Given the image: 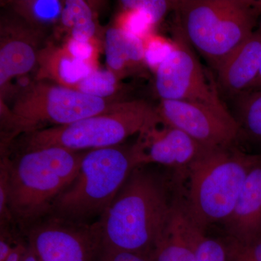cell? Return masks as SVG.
Returning <instances> with one entry per match:
<instances>
[{"label": "cell", "instance_id": "3957f363", "mask_svg": "<svg viewBox=\"0 0 261 261\" xmlns=\"http://www.w3.org/2000/svg\"><path fill=\"white\" fill-rule=\"evenodd\" d=\"M180 29L190 45L215 69L257 29L250 0L176 1Z\"/></svg>", "mask_w": 261, "mask_h": 261}, {"label": "cell", "instance_id": "2e32d148", "mask_svg": "<svg viewBox=\"0 0 261 261\" xmlns=\"http://www.w3.org/2000/svg\"><path fill=\"white\" fill-rule=\"evenodd\" d=\"M106 56L108 68L118 79L147 66L143 40L118 27L106 32Z\"/></svg>", "mask_w": 261, "mask_h": 261}, {"label": "cell", "instance_id": "7a4b0ae2", "mask_svg": "<svg viewBox=\"0 0 261 261\" xmlns=\"http://www.w3.org/2000/svg\"><path fill=\"white\" fill-rule=\"evenodd\" d=\"M85 153L50 147L22 151L14 161L3 159L1 171L13 219L25 225L49 214L55 201L76 177Z\"/></svg>", "mask_w": 261, "mask_h": 261}, {"label": "cell", "instance_id": "ac0fdd59", "mask_svg": "<svg viewBox=\"0 0 261 261\" xmlns=\"http://www.w3.org/2000/svg\"><path fill=\"white\" fill-rule=\"evenodd\" d=\"M240 102V126L254 140L261 142V89L244 92Z\"/></svg>", "mask_w": 261, "mask_h": 261}, {"label": "cell", "instance_id": "9a60e30c", "mask_svg": "<svg viewBox=\"0 0 261 261\" xmlns=\"http://www.w3.org/2000/svg\"><path fill=\"white\" fill-rule=\"evenodd\" d=\"M261 65V23L253 34L216 68L221 87L228 94L251 89Z\"/></svg>", "mask_w": 261, "mask_h": 261}, {"label": "cell", "instance_id": "603a6c76", "mask_svg": "<svg viewBox=\"0 0 261 261\" xmlns=\"http://www.w3.org/2000/svg\"><path fill=\"white\" fill-rule=\"evenodd\" d=\"M195 261H230L226 241L207 238L203 233L197 245Z\"/></svg>", "mask_w": 261, "mask_h": 261}, {"label": "cell", "instance_id": "277c9868", "mask_svg": "<svg viewBox=\"0 0 261 261\" xmlns=\"http://www.w3.org/2000/svg\"><path fill=\"white\" fill-rule=\"evenodd\" d=\"M137 166L132 147L87 151L76 177L55 201L49 214L75 223L102 216Z\"/></svg>", "mask_w": 261, "mask_h": 261}, {"label": "cell", "instance_id": "6da1fadb", "mask_svg": "<svg viewBox=\"0 0 261 261\" xmlns=\"http://www.w3.org/2000/svg\"><path fill=\"white\" fill-rule=\"evenodd\" d=\"M171 202L162 180L137 166L99 218L102 247L135 252L153 261Z\"/></svg>", "mask_w": 261, "mask_h": 261}, {"label": "cell", "instance_id": "4fadbf2b", "mask_svg": "<svg viewBox=\"0 0 261 261\" xmlns=\"http://www.w3.org/2000/svg\"><path fill=\"white\" fill-rule=\"evenodd\" d=\"M38 33L32 27L15 25L1 27L0 88L1 94L14 77L27 74L36 65Z\"/></svg>", "mask_w": 261, "mask_h": 261}, {"label": "cell", "instance_id": "ba28073f", "mask_svg": "<svg viewBox=\"0 0 261 261\" xmlns=\"http://www.w3.org/2000/svg\"><path fill=\"white\" fill-rule=\"evenodd\" d=\"M174 40V50L154 73L156 92L161 100L185 101L226 109L180 27Z\"/></svg>", "mask_w": 261, "mask_h": 261}, {"label": "cell", "instance_id": "1f68e13d", "mask_svg": "<svg viewBox=\"0 0 261 261\" xmlns=\"http://www.w3.org/2000/svg\"><path fill=\"white\" fill-rule=\"evenodd\" d=\"M250 4L256 10L259 15H261V0H250Z\"/></svg>", "mask_w": 261, "mask_h": 261}, {"label": "cell", "instance_id": "5b68a950", "mask_svg": "<svg viewBox=\"0 0 261 261\" xmlns=\"http://www.w3.org/2000/svg\"><path fill=\"white\" fill-rule=\"evenodd\" d=\"M260 158L232 147L208 149L189 167L187 207L202 229L227 221L250 170Z\"/></svg>", "mask_w": 261, "mask_h": 261}, {"label": "cell", "instance_id": "52a82bcc", "mask_svg": "<svg viewBox=\"0 0 261 261\" xmlns=\"http://www.w3.org/2000/svg\"><path fill=\"white\" fill-rule=\"evenodd\" d=\"M119 102L40 80L25 87L15 97L10 114L7 115L8 139L70 124L112 111Z\"/></svg>", "mask_w": 261, "mask_h": 261}, {"label": "cell", "instance_id": "8992f818", "mask_svg": "<svg viewBox=\"0 0 261 261\" xmlns=\"http://www.w3.org/2000/svg\"><path fill=\"white\" fill-rule=\"evenodd\" d=\"M157 116V109L145 101H124L108 112L22 135L20 142L23 151L58 147L82 152L113 147L139 135Z\"/></svg>", "mask_w": 261, "mask_h": 261}, {"label": "cell", "instance_id": "4dcf8cb0", "mask_svg": "<svg viewBox=\"0 0 261 261\" xmlns=\"http://www.w3.org/2000/svg\"><path fill=\"white\" fill-rule=\"evenodd\" d=\"M20 261H39V259L30 247L27 246L25 247V251L23 252V255L21 257Z\"/></svg>", "mask_w": 261, "mask_h": 261}, {"label": "cell", "instance_id": "83f0119b", "mask_svg": "<svg viewBox=\"0 0 261 261\" xmlns=\"http://www.w3.org/2000/svg\"><path fill=\"white\" fill-rule=\"evenodd\" d=\"M98 261H152L149 257L135 252L102 247Z\"/></svg>", "mask_w": 261, "mask_h": 261}, {"label": "cell", "instance_id": "d6986e66", "mask_svg": "<svg viewBox=\"0 0 261 261\" xmlns=\"http://www.w3.org/2000/svg\"><path fill=\"white\" fill-rule=\"evenodd\" d=\"M16 8L19 14L32 24L47 25L54 23L61 16V2L56 0H38L20 2Z\"/></svg>", "mask_w": 261, "mask_h": 261}, {"label": "cell", "instance_id": "4316f807", "mask_svg": "<svg viewBox=\"0 0 261 261\" xmlns=\"http://www.w3.org/2000/svg\"><path fill=\"white\" fill-rule=\"evenodd\" d=\"M65 49L75 59L92 63V58L95 49L90 42H80L70 38L68 39Z\"/></svg>", "mask_w": 261, "mask_h": 261}, {"label": "cell", "instance_id": "9c48e42d", "mask_svg": "<svg viewBox=\"0 0 261 261\" xmlns=\"http://www.w3.org/2000/svg\"><path fill=\"white\" fill-rule=\"evenodd\" d=\"M29 246L39 261H91L102 247L100 223L71 222L51 216L30 230Z\"/></svg>", "mask_w": 261, "mask_h": 261}, {"label": "cell", "instance_id": "f1b7e54d", "mask_svg": "<svg viewBox=\"0 0 261 261\" xmlns=\"http://www.w3.org/2000/svg\"><path fill=\"white\" fill-rule=\"evenodd\" d=\"M96 32L94 20L75 25L71 29V38L80 42H90Z\"/></svg>", "mask_w": 261, "mask_h": 261}, {"label": "cell", "instance_id": "d4e9b609", "mask_svg": "<svg viewBox=\"0 0 261 261\" xmlns=\"http://www.w3.org/2000/svg\"><path fill=\"white\" fill-rule=\"evenodd\" d=\"M61 19L63 25L70 29L75 25L93 20L90 7L82 0L65 2Z\"/></svg>", "mask_w": 261, "mask_h": 261}, {"label": "cell", "instance_id": "44dd1931", "mask_svg": "<svg viewBox=\"0 0 261 261\" xmlns=\"http://www.w3.org/2000/svg\"><path fill=\"white\" fill-rule=\"evenodd\" d=\"M143 42L146 65L154 73L176 47L175 40L154 34H149L143 39Z\"/></svg>", "mask_w": 261, "mask_h": 261}, {"label": "cell", "instance_id": "d6a6232c", "mask_svg": "<svg viewBox=\"0 0 261 261\" xmlns=\"http://www.w3.org/2000/svg\"><path fill=\"white\" fill-rule=\"evenodd\" d=\"M251 89H261V65L258 75H257L256 80H255V82L252 84Z\"/></svg>", "mask_w": 261, "mask_h": 261}, {"label": "cell", "instance_id": "30bf717a", "mask_svg": "<svg viewBox=\"0 0 261 261\" xmlns=\"http://www.w3.org/2000/svg\"><path fill=\"white\" fill-rule=\"evenodd\" d=\"M156 109L163 121L207 149L232 147L240 133V123L227 109L178 100H161Z\"/></svg>", "mask_w": 261, "mask_h": 261}, {"label": "cell", "instance_id": "ffe728a7", "mask_svg": "<svg viewBox=\"0 0 261 261\" xmlns=\"http://www.w3.org/2000/svg\"><path fill=\"white\" fill-rule=\"evenodd\" d=\"M118 76L110 70H94L74 89L94 97L110 99L118 89Z\"/></svg>", "mask_w": 261, "mask_h": 261}, {"label": "cell", "instance_id": "8fae6325", "mask_svg": "<svg viewBox=\"0 0 261 261\" xmlns=\"http://www.w3.org/2000/svg\"><path fill=\"white\" fill-rule=\"evenodd\" d=\"M132 149L138 166L157 163L184 172L208 149L163 121L159 113L139 134Z\"/></svg>", "mask_w": 261, "mask_h": 261}, {"label": "cell", "instance_id": "7c38bea8", "mask_svg": "<svg viewBox=\"0 0 261 261\" xmlns=\"http://www.w3.org/2000/svg\"><path fill=\"white\" fill-rule=\"evenodd\" d=\"M204 229L193 219L186 200L176 197L154 252L153 261H195Z\"/></svg>", "mask_w": 261, "mask_h": 261}, {"label": "cell", "instance_id": "f546056e", "mask_svg": "<svg viewBox=\"0 0 261 261\" xmlns=\"http://www.w3.org/2000/svg\"><path fill=\"white\" fill-rule=\"evenodd\" d=\"M14 247L10 245L9 240H6L2 236L0 240V261H5Z\"/></svg>", "mask_w": 261, "mask_h": 261}, {"label": "cell", "instance_id": "5bb4252c", "mask_svg": "<svg viewBox=\"0 0 261 261\" xmlns=\"http://www.w3.org/2000/svg\"><path fill=\"white\" fill-rule=\"evenodd\" d=\"M224 224L228 238L238 243H251L261 238V158L250 170Z\"/></svg>", "mask_w": 261, "mask_h": 261}, {"label": "cell", "instance_id": "7402d4cb", "mask_svg": "<svg viewBox=\"0 0 261 261\" xmlns=\"http://www.w3.org/2000/svg\"><path fill=\"white\" fill-rule=\"evenodd\" d=\"M154 27L151 18L141 10L124 9L118 18L117 27L143 40L152 34Z\"/></svg>", "mask_w": 261, "mask_h": 261}, {"label": "cell", "instance_id": "e0dca14e", "mask_svg": "<svg viewBox=\"0 0 261 261\" xmlns=\"http://www.w3.org/2000/svg\"><path fill=\"white\" fill-rule=\"evenodd\" d=\"M39 80H53L60 85L74 89L94 71L93 64L75 59L65 49L48 47L39 53Z\"/></svg>", "mask_w": 261, "mask_h": 261}, {"label": "cell", "instance_id": "484cf974", "mask_svg": "<svg viewBox=\"0 0 261 261\" xmlns=\"http://www.w3.org/2000/svg\"><path fill=\"white\" fill-rule=\"evenodd\" d=\"M230 261H261V238L249 243H240L231 239L225 240Z\"/></svg>", "mask_w": 261, "mask_h": 261}, {"label": "cell", "instance_id": "cb8c5ba5", "mask_svg": "<svg viewBox=\"0 0 261 261\" xmlns=\"http://www.w3.org/2000/svg\"><path fill=\"white\" fill-rule=\"evenodd\" d=\"M124 9H137L148 15L154 25L168 13V10L174 9L176 1H163V0H128L122 1Z\"/></svg>", "mask_w": 261, "mask_h": 261}]
</instances>
